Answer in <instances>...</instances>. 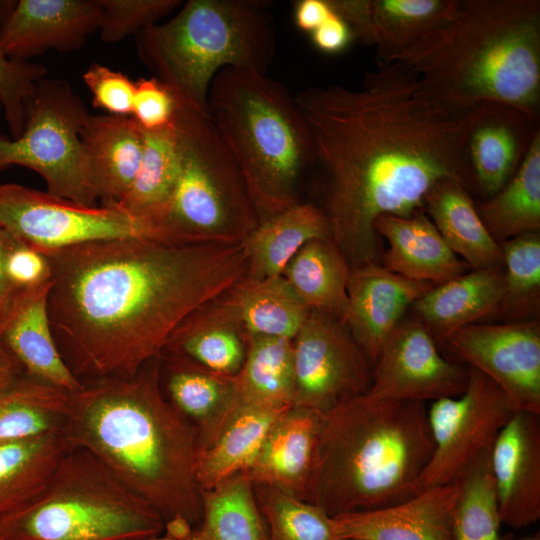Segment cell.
<instances>
[{"instance_id":"obj_3","label":"cell","mask_w":540,"mask_h":540,"mask_svg":"<svg viewBox=\"0 0 540 540\" xmlns=\"http://www.w3.org/2000/svg\"><path fill=\"white\" fill-rule=\"evenodd\" d=\"M69 393L63 434L97 458L163 517L164 533L190 536L202 519L195 430L164 396L158 357L129 377L82 381Z\"/></svg>"},{"instance_id":"obj_54","label":"cell","mask_w":540,"mask_h":540,"mask_svg":"<svg viewBox=\"0 0 540 540\" xmlns=\"http://www.w3.org/2000/svg\"><path fill=\"white\" fill-rule=\"evenodd\" d=\"M0 110H1V104H0Z\"/></svg>"},{"instance_id":"obj_37","label":"cell","mask_w":540,"mask_h":540,"mask_svg":"<svg viewBox=\"0 0 540 540\" xmlns=\"http://www.w3.org/2000/svg\"><path fill=\"white\" fill-rule=\"evenodd\" d=\"M69 392L24 374L0 390V444L63 432Z\"/></svg>"},{"instance_id":"obj_40","label":"cell","mask_w":540,"mask_h":540,"mask_svg":"<svg viewBox=\"0 0 540 540\" xmlns=\"http://www.w3.org/2000/svg\"><path fill=\"white\" fill-rule=\"evenodd\" d=\"M490 451L481 455L455 481L458 496L453 518L454 540H503Z\"/></svg>"},{"instance_id":"obj_46","label":"cell","mask_w":540,"mask_h":540,"mask_svg":"<svg viewBox=\"0 0 540 540\" xmlns=\"http://www.w3.org/2000/svg\"><path fill=\"white\" fill-rule=\"evenodd\" d=\"M177 111L172 92L158 79L141 78L135 82L132 118L144 130H156L171 124Z\"/></svg>"},{"instance_id":"obj_16","label":"cell","mask_w":540,"mask_h":540,"mask_svg":"<svg viewBox=\"0 0 540 540\" xmlns=\"http://www.w3.org/2000/svg\"><path fill=\"white\" fill-rule=\"evenodd\" d=\"M539 120L498 102L478 103L464 144L467 188L481 200L498 192L514 175L535 138Z\"/></svg>"},{"instance_id":"obj_34","label":"cell","mask_w":540,"mask_h":540,"mask_svg":"<svg viewBox=\"0 0 540 540\" xmlns=\"http://www.w3.org/2000/svg\"><path fill=\"white\" fill-rule=\"evenodd\" d=\"M222 297L248 335L293 340L310 312L282 275L244 276Z\"/></svg>"},{"instance_id":"obj_12","label":"cell","mask_w":540,"mask_h":540,"mask_svg":"<svg viewBox=\"0 0 540 540\" xmlns=\"http://www.w3.org/2000/svg\"><path fill=\"white\" fill-rule=\"evenodd\" d=\"M515 411L495 383L469 367L464 392L433 401L428 408L434 449L419 479L417 493L455 482L481 455L491 450Z\"/></svg>"},{"instance_id":"obj_36","label":"cell","mask_w":540,"mask_h":540,"mask_svg":"<svg viewBox=\"0 0 540 540\" xmlns=\"http://www.w3.org/2000/svg\"><path fill=\"white\" fill-rule=\"evenodd\" d=\"M492 238L502 243L540 229V133L511 179L491 197L475 201Z\"/></svg>"},{"instance_id":"obj_6","label":"cell","mask_w":540,"mask_h":540,"mask_svg":"<svg viewBox=\"0 0 540 540\" xmlns=\"http://www.w3.org/2000/svg\"><path fill=\"white\" fill-rule=\"evenodd\" d=\"M207 115L235 159L258 222L303 202L313 146L294 96L254 70L225 68L213 79Z\"/></svg>"},{"instance_id":"obj_4","label":"cell","mask_w":540,"mask_h":540,"mask_svg":"<svg viewBox=\"0 0 540 540\" xmlns=\"http://www.w3.org/2000/svg\"><path fill=\"white\" fill-rule=\"evenodd\" d=\"M390 60L444 104L498 102L540 119L539 0H458L446 22Z\"/></svg>"},{"instance_id":"obj_35","label":"cell","mask_w":540,"mask_h":540,"mask_svg":"<svg viewBox=\"0 0 540 540\" xmlns=\"http://www.w3.org/2000/svg\"><path fill=\"white\" fill-rule=\"evenodd\" d=\"M351 267L331 239L307 242L289 261L282 276L310 309L343 322Z\"/></svg>"},{"instance_id":"obj_19","label":"cell","mask_w":540,"mask_h":540,"mask_svg":"<svg viewBox=\"0 0 540 540\" xmlns=\"http://www.w3.org/2000/svg\"><path fill=\"white\" fill-rule=\"evenodd\" d=\"M433 286L406 279L379 262L351 268L343 323L372 365L408 308Z\"/></svg>"},{"instance_id":"obj_5","label":"cell","mask_w":540,"mask_h":540,"mask_svg":"<svg viewBox=\"0 0 540 540\" xmlns=\"http://www.w3.org/2000/svg\"><path fill=\"white\" fill-rule=\"evenodd\" d=\"M433 449L424 402L346 400L323 413L308 502L335 516L405 501Z\"/></svg>"},{"instance_id":"obj_23","label":"cell","mask_w":540,"mask_h":540,"mask_svg":"<svg viewBox=\"0 0 540 540\" xmlns=\"http://www.w3.org/2000/svg\"><path fill=\"white\" fill-rule=\"evenodd\" d=\"M158 364L164 396L195 430L199 449L204 447L241 402L235 376L167 351L158 356Z\"/></svg>"},{"instance_id":"obj_21","label":"cell","mask_w":540,"mask_h":540,"mask_svg":"<svg viewBox=\"0 0 540 540\" xmlns=\"http://www.w3.org/2000/svg\"><path fill=\"white\" fill-rule=\"evenodd\" d=\"M323 413L291 405L276 419L256 458L244 472L265 485L308 502Z\"/></svg>"},{"instance_id":"obj_31","label":"cell","mask_w":540,"mask_h":540,"mask_svg":"<svg viewBox=\"0 0 540 540\" xmlns=\"http://www.w3.org/2000/svg\"><path fill=\"white\" fill-rule=\"evenodd\" d=\"M287 408L241 401L217 435L199 449L196 477L201 491L210 490L229 477L245 472L274 422Z\"/></svg>"},{"instance_id":"obj_2","label":"cell","mask_w":540,"mask_h":540,"mask_svg":"<svg viewBox=\"0 0 540 540\" xmlns=\"http://www.w3.org/2000/svg\"><path fill=\"white\" fill-rule=\"evenodd\" d=\"M45 255L53 336L81 381L136 374L190 314L221 297L247 270L244 242L120 238Z\"/></svg>"},{"instance_id":"obj_48","label":"cell","mask_w":540,"mask_h":540,"mask_svg":"<svg viewBox=\"0 0 540 540\" xmlns=\"http://www.w3.org/2000/svg\"><path fill=\"white\" fill-rule=\"evenodd\" d=\"M314 46L321 52H342L353 40L348 24L335 12L311 33Z\"/></svg>"},{"instance_id":"obj_28","label":"cell","mask_w":540,"mask_h":540,"mask_svg":"<svg viewBox=\"0 0 540 540\" xmlns=\"http://www.w3.org/2000/svg\"><path fill=\"white\" fill-rule=\"evenodd\" d=\"M423 211L470 269L503 268L500 244L489 234L461 179L449 177L437 182L424 198Z\"/></svg>"},{"instance_id":"obj_52","label":"cell","mask_w":540,"mask_h":540,"mask_svg":"<svg viewBox=\"0 0 540 540\" xmlns=\"http://www.w3.org/2000/svg\"><path fill=\"white\" fill-rule=\"evenodd\" d=\"M140 540H199V538L196 536L195 532H193L190 536H187V537H174V536H170L163 533L162 535H159V536L140 539Z\"/></svg>"},{"instance_id":"obj_50","label":"cell","mask_w":540,"mask_h":540,"mask_svg":"<svg viewBox=\"0 0 540 540\" xmlns=\"http://www.w3.org/2000/svg\"><path fill=\"white\" fill-rule=\"evenodd\" d=\"M9 234L0 226V325L9 313L18 292L11 286L5 270Z\"/></svg>"},{"instance_id":"obj_15","label":"cell","mask_w":540,"mask_h":540,"mask_svg":"<svg viewBox=\"0 0 540 540\" xmlns=\"http://www.w3.org/2000/svg\"><path fill=\"white\" fill-rule=\"evenodd\" d=\"M469 367L445 358L429 330L402 320L382 347L364 393L381 401H436L461 395Z\"/></svg>"},{"instance_id":"obj_22","label":"cell","mask_w":540,"mask_h":540,"mask_svg":"<svg viewBox=\"0 0 540 540\" xmlns=\"http://www.w3.org/2000/svg\"><path fill=\"white\" fill-rule=\"evenodd\" d=\"M458 484L425 489L405 501L333 517L343 540H454Z\"/></svg>"},{"instance_id":"obj_11","label":"cell","mask_w":540,"mask_h":540,"mask_svg":"<svg viewBox=\"0 0 540 540\" xmlns=\"http://www.w3.org/2000/svg\"><path fill=\"white\" fill-rule=\"evenodd\" d=\"M0 226L44 254L102 240H157L146 225L116 205H82L16 183L0 185Z\"/></svg>"},{"instance_id":"obj_20","label":"cell","mask_w":540,"mask_h":540,"mask_svg":"<svg viewBox=\"0 0 540 540\" xmlns=\"http://www.w3.org/2000/svg\"><path fill=\"white\" fill-rule=\"evenodd\" d=\"M353 39L373 46L387 61L446 22L458 0H328Z\"/></svg>"},{"instance_id":"obj_38","label":"cell","mask_w":540,"mask_h":540,"mask_svg":"<svg viewBox=\"0 0 540 540\" xmlns=\"http://www.w3.org/2000/svg\"><path fill=\"white\" fill-rule=\"evenodd\" d=\"M235 380L244 403L279 408L291 406L294 387L292 340L248 335L246 356Z\"/></svg>"},{"instance_id":"obj_42","label":"cell","mask_w":540,"mask_h":540,"mask_svg":"<svg viewBox=\"0 0 540 540\" xmlns=\"http://www.w3.org/2000/svg\"><path fill=\"white\" fill-rule=\"evenodd\" d=\"M503 255L504 295L498 309L514 321L539 311L540 235L527 232L500 243Z\"/></svg>"},{"instance_id":"obj_53","label":"cell","mask_w":540,"mask_h":540,"mask_svg":"<svg viewBox=\"0 0 540 540\" xmlns=\"http://www.w3.org/2000/svg\"><path fill=\"white\" fill-rule=\"evenodd\" d=\"M525 540H538L537 538L525 539Z\"/></svg>"},{"instance_id":"obj_44","label":"cell","mask_w":540,"mask_h":540,"mask_svg":"<svg viewBox=\"0 0 540 540\" xmlns=\"http://www.w3.org/2000/svg\"><path fill=\"white\" fill-rule=\"evenodd\" d=\"M102 6L99 32L102 41L117 43L156 24L171 14L180 0H99Z\"/></svg>"},{"instance_id":"obj_13","label":"cell","mask_w":540,"mask_h":540,"mask_svg":"<svg viewBox=\"0 0 540 540\" xmlns=\"http://www.w3.org/2000/svg\"><path fill=\"white\" fill-rule=\"evenodd\" d=\"M292 344V405L326 413L369 389L373 365L341 320L310 310Z\"/></svg>"},{"instance_id":"obj_29","label":"cell","mask_w":540,"mask_h":540,"mask_svg":"<svg viewBox=\"0 0 540 540\" xmlns=\"http://www.w3.org/2000/svg\"><path fill=\"white\" fill-rule=\"evenodd\" d=\"M247 346V332L221 296L190 314L171 334L163 351L235 376L243 365Z\"/></svg>"},{"instance_id":"obj_43","label":"cell","mask_w":540,"mask_h":540,"mask_svg":"<svg viewBox=\"0 0 540 540\" xmlns=\"http://www.w3.org/2000/svg\"><path fill=\"white\" fill-rule=\"evenodd\" d=\"M46 74L45 66L12 59L0 45V104L13 139L23 132L27 105Z\"/></svg>"},{"instance_id":"obj_26","label":"cell","mask_w":540,"mask_h":540,"mask_svg":"<svg viewBox=\"0 0 540 540\" xmlns=\"http://www.w3.org/2000/svg\"><path fill=\"white\" fill-rule=\"evenodd\" d=\"M81 139L100 205L115 206L132 184L143 154V129L130 116H86Z\"/></svg>"},{"instance_id":"obj_45","label":"cell","mask_w":540,"mask_h":540,"mask_svg":"<svg viewBox=\"0 0 540 540\" xmlns=\"http://www.w3.org/2000/svg\"><path fill=\"white\" fill-rule=\"evenodd\" d=\"M92 95V104L112 115L130 116L133 109L135 82L126 74L92 64L82 75Z\"/></svg>"},{"instance_id":"obj_1","label":"cell","mask_w":540,"mask_h":540,"mask_svg":"<svg viewBox=\"0 0 540 540\" xmlns=\"http://www.w3.org/2000/svg\"><path fill=\"white\" fill-rule=\"evenodd\" d=\"M322 176L330 237L351 268L378 263L376 220L423 209L440 180L467 187L464 144L473 108L427 94L401 61H379L360 88L311 86L294 96ZM468 189V188H467Z\"/></svg>"},{"instance_id":"obj_18","label":"cell","mask_w":540,"mask_h":540,"mask_svg":"<svg viewBox=\"0 0 540 540\" xmlns=\"http://www.w3.org/2000/svg\"><path fill=\"white\" fill-rule=\"evenodd\" d=\"M540 415L515 411L490 451L501 522L515 529L540 518Z\"/></svg>"},{"instance_id":"obj_49","label":"cell","mask_w":540,"mask_h":540,"mask_svg":"<svg viewBox=\"0 0 540 540\" xmlns=\"http://www.w3.org/2000/svg\"><path fill=\"white\" fill-rule=\"evenodd\" d=\"M334 13L328 0H299L294 5L296 26L312 33Z\"/></svg>"},{"instance_id":"obj_14","label":"cell","mask_w":540,"mask_h":540,"mask_svg":"<svg viewBox=\"0 0 540 540\" xmlns=\"http://www.w3.org/2000/svg\"><path fill=\"white\" fill-rule=\"evenodd\" d=\"M442 341L459 363L495 383L516 411L540 415L538 320L475 323L450 332Z\"/></svg>"},{"instance_id":"obj_32","label":"cell","mask_w":540,"mask_h":540,"mask_svg":"<svg viewBox=\"0 0 540 540\" xmlns=\"http://www.w3.org/2000/svg\"><path fill=\"white\" fill-rule=\"evenodd\" d=\"M331 239L323 212L301 202L259 223L243 241L247 253L246 277L264 279L282 275L294 255L309 241Z\"/></svg>"},{"instance_id":"obj_33","label":"cell","mask_w":540,"mask_h":540,"mask_svg":"<svg viewBox=\"0 0 540 540\" xmlns=\"http://www.w3.org/2000/svg\"><path fill=\"white\" fill-rule=\"evenodd\" d=\"M143 135L138 172L116 206L146 225L160 241L157 227L169 205L181 167L174 120L160 129H143Z\"/></svg>"},{"instance_id":"obj_9","label":"cell","mask_w":540,"mask_h":540,"mask_svg":"<svg viewBox=\"0 0 540 540\" xmlns=\"http://www.w3.org/2000/svg\"><path fill=\"white\" fill-rule=\"evenodd\" d=\"M180 174L157 227L171 244L243 242L259 224L243 175L207 114L177 102Z\"/></svg>"},{"instance_id":"obj_7","label":"cell","mask_w":540,"mask_h":540,"mask_svg":"<svg viewBox=\"0 0 540 540\" xmlns=\"http://www.w3.org/2000/svg\"><path fill=\"white\" fill-rule=\"evenodd\" d=\"M269 7L264 0H189L168 21L136 35L138 55L178 103L207 114L221 70L267 73L276 53Z\"/></svg>"},{"instance_id":"obj_47","label":"cell","mask_w":540,"mask_h":540,"mask_svg":"<svg viewBox=\"0 0 540 540\" xmlns=\"http://www.w3.org/2000/svg\"><path fill=\"white\" fill-rule=\"evenodd\" d=\"M9 234V233H8ZM5 270L16 292L31 289L51 280V267L46 255L9 234Z\"/></svg>"},{"instance_id":"obj_10","label":"cell","mask_w":540,"mask_h":540,"mask_svg":"<svg viewBox=\"0 0 540 540\" xmlns=\"http://www.w3.org/2000/svg\"><path fill=\"white\" fill-rule=\"evenodd\" d=\"M87 115L83 100L67 82L41 79L27 105L23 132L14 139L0 135V170L29 168L44 179L48 193L98 205L81 139Z\"/></svg>"},{"instance_id":"obj_24","label":"cell","mask_w":540,"mask_h":540,"mask_svg":"<svg viewBox=\"0 0 540 540\" xmlns=\"http://www.w3.org/2000/svg\"><path fill=\"white\" fill-rule=\"evenodd\" d=\"M51 280L19 291L5 320L0 337L25 374L69 393L82 386L63 359L53 336L48 315Z\"/></svg>"},{"instance_id":"obj_41","label":"cell","mask_w":540,"mask_h":540,"mask_svg":"<svg viewBox=\"0 0 540 540\" xmlns=\"http://www.w3.org/2000/svg\"><path fill=\"white\" fill-rule=\"evenodd\" d=\"M267 540H343L321 507L265 485H253Z\"/></svg>"},{"instance_id":"obj_17","label":"cell","mask_w":540,"mask_h":540,"mask_svg":"<svg viewBox=\"0 0 540 540\" xmlns=\"http://www.w3.org/2000/svg\"><path fill=\"white\" fill-rule=\"evenodd\" d=\"M99 0H19L12 2L0 26L4 53L27 61L48 50L71 52L98 30Z\"/></svg>"},{"instance_id":"obj_39","label":"cell","mask_w":540,"mask_h":540,"mask_svg":"<svg viewBox=\"0 0 540 540\" xmlns=\"http://www.w3.org/2000/svg\"><path fill=\"white\" fill-rule=\"evenodd\" d=\"M199 540H267V529L244 472L202 492Z\"/></svg>"},{"instance_id":"obj_25","label":"cell","mask_w":540,"mask_h":540,"mask_svg":"<svg viewBox=\"0 0 540 540\" xmlns=\"http://www.w3.org/2000/svg\"><path fill=\"white\" fill-rule=\"evenodd\" d=\"M375 230L388 243L379 263L406 279L439 285L470 269L448 247L423 209L409 216H380Z\"/></svg>"},{"instance_id":"obj_30","label":"cell","mask_w":540,"mask_h":540,"mask_svg":"<svg viewBox=\"0 0 540 540\" xmlns=\"http://www.w3.org/2000/svg\"><path fill=\"white\" fill-rule=\"evenodd\" d=\"M70 450L63 432L0 444V522L43 493Z\"/></svg>"},{"instance_id":"obj_51","label":"cell","mask_w":540,"mask_h":540,"mask_svg":"<svg viewBox=\"0 0 540 540\" xmlns=\"http://www.w3.org/2000/svg\"><path fill=\"white\" fill-rule=\"evenodd\" d=\"M24 374L22 366L0 337V390L9 386Z\"/></svg>"},{"instance_id":"obj_27","label":"cell","mask_w":540,"mask_h":540,"mask_svg":"<svg viewBox=\"0 0 540 540\" xmlns=\"http://www.w3.org/2000/svg\"><path fill=\"white\" fill-rule=\"evenodd\" d=\"M504 295L503 268L471 269L424 293L411 309L434 338L498 312Z\"/></svg>"},{"instance_id":"obj_8","label":"cell","mask_w":540,"mask_h":540,"mask_svg":"<svg viewBox=\"0 0 540 540\" xmlns=\"http://www.w3.org/2000/svg\"><path fill=\"white\" fill-rule=\"evenodd\" d=\"M165 522L97 458L71 449L43 493L0 522V540H140Z\"/></svg>"}]
</instances>
